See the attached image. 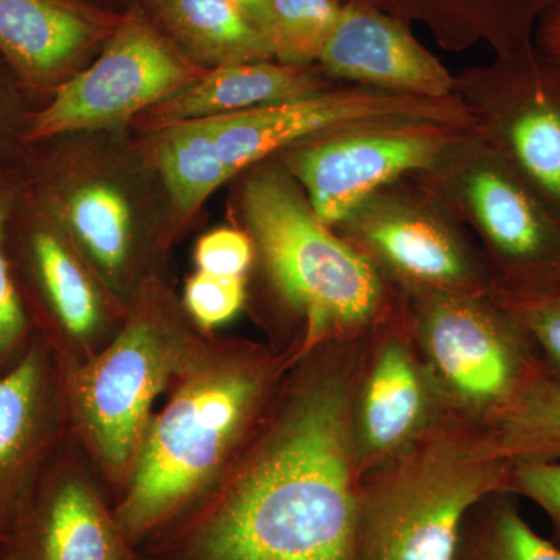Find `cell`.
Returning <instances> with one entry per match:
<instances>
[{"mask_svg": "<svg viewBox=\"0 0 560 560\" xmlns=\"http://www.w3.org/2000/svg\"><path fill=\"white\" fill-rule=\"evenodd\" d=\"M348 386H312L217 512L202 560H359Z\"/></svg>", "mask_w": 560, "mask_h": 560, "instance_id": "obj_1", "label": "cell"}, {"mask_svg": "<svg viewBox=\"0 0 560 560\" xmlns=\"http://www.w3.org/2000/svg\"><path fill=\"white\" fill-rule=\"evenodd\" d=\"M238 212L271 285L304 319L308 340L349 334L389 315L394 287L316 217L276 158L249 167Z\"/></svg>", "mask_w": 560, "mask_h": 560, "instance_id": "obj_2", "label": "cell"}, {"mask_svg": "<svg viewBox=\"0 0 560 560\" xmlns=\"http://www.w3.org/2000/svg\"><path fill=\"white\" fill-rule=\"evenodd\" d=\"M511 464L488 438L434 436L360 489L359 560H455L464 522L510 492Z\"/></svg>", "mask_w": 560, "mask_h": 560, "instance_id": "obj_3", "label": "cell"}, {"mask_svg": "<svg viewBox=\"0 0 560 560\" xmlns=\"http://www.w3.org/2000/svg\"><path fill=\"white\" fill-rule=\"evenodd\" d=\"M416 179L470 232L495 294L560 287V221L477 128H466Z\"/></svg>", "mask_w": 560, "mask_h": 560, "instance_id": "obj_4", "label": "cell"}, {"mask_svg": "<svg viewBox=\"0 0 560 560\" xmlns=\"http://www.w3.org/2000/svg\"><path fill=\"white\" fill-rule=\"evenodd\" d=\"M334 230L405 296L492 291L470 232L415 176L374 191Z\"/></svg>", "mask_w": 560, "mask_h": 560, "instance_id": "obj_5", "label": "cell"}, {"mask_svg": "<svg viewBox=\"0 0 560 560\" xmlns=\"http://www.w3.org/2000/svg\"><path fill=\"white\" fill-rule=\"evenodd\" d=\"M259 390L237 368L208 371L173 397L143 442L135 481L120 511L131 534L150 528L217 470Z\"/></svg>", "mask_w": 560, "mask_h": 560, "instance_id": "obj_6", "label": "cell"}, {"mask_svg": "<svg viewBox=\"0 0 560 560\" xmlns=\"http://www.w3.org/2000/svg\"><path fill=\"white\" fill-rule=\"evenodd\" d=\"M474 127L560 221V57L536 43L456 73Z\"/></svg>", "mask_w": 560, "mask_h": 560, "instance_id": "obj_7", "label": "cell"}, {"mask_svg": "<svg viewBox=\"0 0 560 560\" xmlns=\"http://www.w3.org/2000/svg\"><path fill=\"white\" fill-rule=\"evenodd\" d=\"M466 128L372 121L316 136L272 158L298 180L316 217L334 228L374 191L431 167Z\"/></svg>", "mask_w": 560, "mask_h": 560, "instance_id": "obj_8", "label": "cell"}, {"mask_svg": "<svg viewBox=\"0 0 560 560\" xmlns=\"http://www.w3.org/2000/svg\"><path fill=\"white\" fill-rule=\"evenodd\" d=\"M407 304L441 377L471 407L495 416L540 374L529 338L492 294H416Z\"/></svg>", "mask_w": 560, "mask_h": 560, "instance_id": "obj_9", "label": "cell"}, {"mask_svg": "<svg viewBox=\"0 0 560 560\" xmlns=\"http://www.w3.org/2000/svg\"><path fill=\"white\" fill-rule=\"evenodd\" d=\"M201 75L151 25L131 18L116 28L90 69L62 81L49 105L32 116L24 142L114 127L167 101Z\"/></svg>", "mask_w": 560, "mask_h": 560, "instance_id": "obj_10", "label": "cell"}, {"mask_svg": "<svg viewBox=\"0 0 560 560\" xmlns=\"http://www.w3.org/2000/svg\"><path fill=\"white\" fill-rule=\"evenodd\" d=\"M213 143L232 176L326 132L386 120H423L471 127L458 95L420 98L340 83L300 101L208 117Z\"/></svg>", "mask_w": 560, "mask_h": 560, "instance_id": "obj_11", "label": "cell"}, {"mask_svg": "<svg viewBox=\"0 0 560 560\" xmlns=\"http://www.w3.org/2000/svg\"><path fill=\"white\" fill-rule=\"evenodd\" d=\"M178 360L171 338L138 320L77 378L80 410L114 466L127 463L142 440L151 404Z\"/></svg>", "mask_w": 560, "mask_h": 560, "instance_id": "obj_12", "label": "cell"}, {"mask_svg": "<svg viewBox=\"0 0 560 560\" xmlns=\"http://www.w3.org/2000/svg\"><path fill=\"white\" fill-rule=\"evenodd\" d=\"M316 65L338 83L420 98L455 95L456 75L419 43L410 25L361 3L342 2Z\"/></svg>", "mask_w": 560, "mask_h": 560, "instance_id": "obj_13", "label": "cell"}, {"mask_svg": "<svg viewBox=\"0 0 560 560\" xmlns=\"http://www.w3.org/2000/svg\"><path fill=\"white\" fill-rule=\"evenodd\" d=\"M385 11L407 25L427 28L448 51L489 47L508 55L534 43L537 25L560 0H342Z\"/></svg>", "mask_w": 560, "mask_h": 560, "instance_id": "obj_14", "label": "cell"}, {"mask_svg": "<svg viewBox=\"0 0 560 560\" xmlns=\"http://www.w3.org/2000/svg\"><path fill=\"white\" fill-rule=\"evenodd\" d=\"M47 368L38 348L0 375V540L33 497V471L46 445Z\"/></svg>", "mask_w": 560, "mask_h": 560, "instance_id": "obj_15", "label": "cell"}, {"mask_svg": "<svg viewBox=\"0 0 560 560\" xmlns=\"http://www.w3.org/2000/svg\"><path fill=\"white\" fill-rule=\"evenodd\" d=\"M318 65L290 66L275 60L221 66L178 94L153 106L161 128L178 121L226 116L261 106L311 97L337 86Z\"/></svg>", "mask_w": 560, "mask_h": 560, "instance_id": "obj_16", "label": "cell"}, {"mask_svg": "<svg viewBox=\"0 0 560 560\" xmlns=\"http://www.w3.org/2000/svg\"><path fill=\"white\" fill-rule=\"evenodd\" d=\"M101 35V22L69 0H0V54L22 84L50 86Z\"/></svg>", "mask_w": 560, "mask_h": 560, "instance_id": "obj_17", "label": "cell"}, {"mask_svg": "<svg viewBox=\"0 0 560 560\" xmlns=\"http://www.w3.org/2000/svg\"><path fill=\"white\" fill-rule=\"evenodd\" d=\"M0 547L11 560H125L119 537L80 481H65L28 503Z\"/></svg>", "mask_w": 560, "mask_h": 560, "instance_id": "obj_18", "label": "cell"}, {"mask_svg": "<svg viewBox=\"0 0 560 560\" xmlns=\"http://www.w3.org/2000/svg\"><path fill=\"white\" fill-rule=\"evenodd\" d=\"M429 415V393L411 353L400 342L382 350L366 382L360 436L372 458H388L415 442Z\"/></svg>", "mask_w": 560, "mask_h": 560, "instance_id": "obj_19", "label": "cell"}, {"mask_svg": "<svg viewBox=\"0 0 560 560\" xmlns=\"http://www.w3.org/2000/svg\"><path fill=\"white\" fill-rule=\"evenodd\" d=\"M176 43L210 69L275 60L270 39L231 0H156Z\"/></svg>", "mask_w": 560, "mask_h": 560, "instance_id": "obj_20", "label": "cell"}, {"mask_svg": "<svg viewBox=\"0 0 560 560\" xmlns=\"http://www.w3.org/2000/svg\"><path fill=\"white\" fill-rule=\"evenodd\" d=\"M32 223L28 260L44 301L62 329L72 337H84L97 326L101 313L90 279L49 217L35 213Z\"/></svg>", "mask_w": 560, "mask_h": 560, "instance_id": "obj_21", "label": "cell"}, {"mask_svg": "<svg viewBox=\"0 0 560 560\" xmlns=\"http://www.w3.org/2000/svg\"><path fill=\"white\" fill-rule=\"evenodd\" d=\"M486 438L493 453L510 464L560 460V383L540 372L492 416Z\"/></svg>", "mask_w": 560, "mask_h": 560, "instance_id": "obj_22", "label": "cell"}, {"mask_svg": "<svg viewBox=\"0 0 560 560\" xmlns=\"http://www.w3.org/2000/svg\"><path fill=\"white\" fill-rule=\"evenodd\" d=\"M156 161L173 205L186 215L234 178L213 143L209 119L178 121L161 128Z\"/></svg>", "mask_w": 560, "mask_h": 560, "instance_id": "obj_23", "label": "cell"}, {"mask_svg": "<svg viewBox=\"0 0 560 560\" xmlns=\"http://www.w3.org/2000/svg\"><path fill=\"white\" fill-rule=\"evenodd\" d=\"M57 219L65 221L77 241L108 272L127 259L131 238L130 206L108 184L77 187L57 205Z\"/></svg>", "mask_w": 560, "mask_h": 560, "instance_id": "obj_24", "label": "cell"}, {"mask_svg": "<svg viewBox=\"0 0 560 560\" xmlns=\"http://www.w3.org/2000/svg\"><path fill=\"white\" fill-rule=\"evenodd\" d=\"M500 495L467 515L455 560H560V548L530 528L518 508Z\"/></svg>", "mask_w": 560, "mask_h": 560, "instance_id": "obj_25", "label": "cell"}, {"mask_svg": "<svg viewBox=\"0 0 560 560\" xmlns=\"http://www.w3.org/2000/svg\"><path fill=\"white\" fill-rule=\"evenodd\" d=\"M341 9L342 0H271L268 39L275 61L316 65Z\"/></svg>", "mask_w": 560, "mask_h": 560, "instance_id": "obj_26", "label": "cell"}, {"mask_svg": "<svg viewBox=\"0 0 560 560\" xmlns=\"http://www.w3.org/2000/svg\"><path fill=\"white\" fill-rule=\"evenodd\" d=\"M492 294L521 324L545 359L544 375L560 383V287L525 294Z\"/></svg>", "mask_w": 560, "mask_h": 560, "instance_id": "obj_27", "label": "cell"}, {"mask_svg": "<svg viewBox=\"0 0 560 560\" xmlns=\"http://www.w3.org/2000/svg\"><path fill=\"white\" fill-rule=\"evenodd\" d=\"M13 191L0 183V375L24 355L28 334V316L22 304L20 290L11 275L7 256V228L14 210Z\"/></svg>", "mask_w": 560, "mask_h": 560, "instance_id": "obj_28", "label": "cell"}, {"mask_svg": "<svg viewBox=\"0 0 560 560\" xmlns=\"http://www.w3.org/2000/svg\"><path fill=\"white\" fill-rule=\"evenodd\" d=\"M245 278L198 271L186 285V305L205 327L221 326L241 312L245 302Z\"/></svg>", "mask_w": 560, "mask_h": 560, "instance_id": "obj_29", "label": "cell"}, {"mask_svg": "<svg viewBox=\"0 0 560 560\" xmlns=\"http://www.w3.org/2000/svg\"><path fill=\"white\" fill-rule=\"evenodd\" d=\"M510 492L518 493L540 506L548 515L560 548V460L512 463Z\"/></svg>", "mask_w": 560, "mask_h": 560, "instance_id": "obj_30", "label": "cell"}, {"mask_svg": "<svg viewBox=\"0 0 560 560\" xmlns=\"http://www.w3.org/2000/svg\"><path fill=\"white\" fill-rule=\"evenodd\" d=\"M254 243L248 232L221 228L198 242L197 264L200 271L245 278L254 260Z\"/></svg>", "mask_w": 560, "mask_h": 560, "instance_id": "obj_31", "label": "cell"}, {"mask_svg": "<svg viewBox=\"0 0 560 560\" xmlns=\"http://www.w3.org/2000/svg\"><path fill=\"white\" fill-rule=\"evenodd\" d=\"M534 43L541 50L560 57V9L551 11L540 21L534 35Z\"/></svg>", "mask_w": 560, "mask_h": 560, "instance_id": "obj_32", "label": "cell"}, {"mask_svg": "<svg viewBox=\"0 0 560 560\" xmlns=\"http://www.w3.org/2000/svg\"><path fill=\"white\" fill-rule=\"evenodd\" d=\"M249 18L268 38V16L271 0H231Z\"/></svg>", "mask_w": 560, "mask_h": 560, "instance_id": "obj_33", "label": "cell"}, {"mask_svg": "<svg viewBox=\"0 0 560 560\" xmlns=\"http://www.w3.org/2000/svg\"><path fill=\"white\" fill-rule=\"evenodd\" d=\"M0 130H2V110H0Z\"/></svg>", "mask_w": 560, "mask_h": 560, "instance_id": "obj_34", "label": "cell"}, {"mask_svg": "<svg viewBox=\"0 0 560 560\" xmlns=\"http://www.w3.org/2000/svg\"><path fill=\"white\" fill-rule=\"evenodd\" d=\"M0 545H2V540H0Z\"/></svg>", "mask_w": 560, "mask_h": 560, "instance_id": "obj_35", "label": "cell"}]
</instances>
